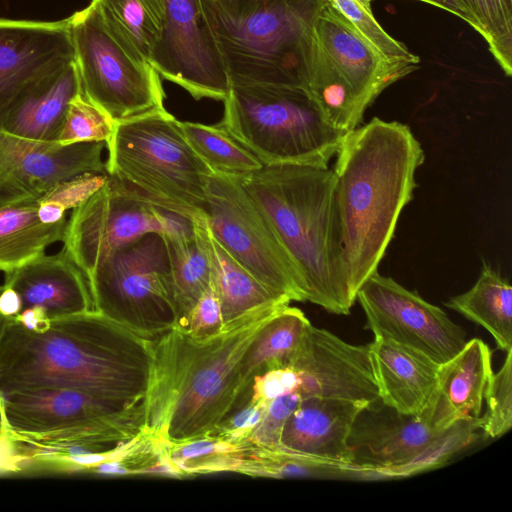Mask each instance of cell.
<instances>
[{
  "label": "cell",
  "instance_id": "obj_39",
  "mask_svg": "<svg viewBox=\"0 0 512 512\" xmlns=\"http://www.w3.org/2000/svg\"><path fill=\"white\" fill-rule=\"evenodd\" d=\"M483 418L485 438H499L512 426V350L506 353L501 368L492 373L484 393Z\"/></svg>",
  "mask_w": 512,
  "mask_h": 512
},
{
  "label": "cell",
  "instance_id": "obj_26",
  "mask_svg": "<svg viewBox=\"0 0 512 512\" xmlns=\"http://www.w3.org/2000/svg\"><path fill=\"white\" fill-rule=\"evenodd\" d=\"M251 476L274 478L378 480L353 464L337 462L288 450L281 445L238 447L234 471Z\"/></svg>",
  "mask_w": 512,
  "mask_h": 512
},
{
  "label": "cell",
  "instance_id": "obj_19",
  "mask_svg": "<svg viewBox=\"0 0 512 512\" xmlns=\"http://www.w3.org/2000/svg\"><path fill=\"white\" fill-rule=\"evenodd\" d=\"M317 29L365 111L388 86L418 69V64L386 58L329 3L318 18Z\"/></svg>",
  "mask_w": 512,
  "mask_h": 512
},
{
  "label": "cell",
  "instance_id": "obj_18",
  "mask_svg": "<svg viewBox=\"0 0 512 512\" xmlns=\"http://www.w3.org/2000/svg\"><path fill=\"white\" fill-rule=\"evenodd\" d=\"M378 400L364 408L356 418L348 445L353 464L373 473L401 465L420 453L441 431L434 429L427 417L398 413Z\"/></svg>",
  "mask_w": 512,
  "mask_h": 512
},
{
  "label": "cell",
  "instance_id": "obj_10",
  "mask_svg": "<svg viewBox=\"0 0 512 512\" xmlns=\"http://www.w3.org/2000/svg\"><path fill=\"white\" fill-rule=\"evenodd\" d=\"M82 94L114 122L164 107L160 75L130 55L89 5L69 17Z\"/></svg>",
  "mask_w": 512,
  "mask_h": 512
},
{
  "label": "cell",
  "instance_id": "obj_48",
  "mask_svg": "<svg viewBox=\"0 0 512 512\" xmlns=\"http://www.w3.org/2000/svg\"><path fill=\"white\" fill-rule=\"evenodd\" d=\"M1 288H2V286H0V291H1ZM8 320H9L8 317H5L0 313V341L2 339V336H3V333H4V330H5Z\"/></svg>",
  "mask_w": 512,
  "mask_h": 512
},
{
  "label": "cell",
  "instance_id": "obj_31",
  "mask_svg": "<svg viewBox=\"0 0 512 512\" xmlns=\"http://www.w3.org/2000/svg\"><path fill=\"white\" fill-rule=\"evenodd\" d=\"M445 305L487 330L499 350H512V287L488 263L483 262L468 291L449 298Z\"/></svg>",
  "mask_w": 512,
  "mask_h": 512
},
{
  "label": "cell",
  "instance_id": "obj_9",
  "mask_svg": "<svg viewBox=\"0 0 512 512\" xmlns=\"http://www.w3.org/2000/svg\"><path fill=\"white\" fill-rule=\"evenodd\" d=\"M95 311L154 339L175 327L177 310L166 242L148 233L104 260L88 278Z\"/></svg>",
  "mask_w": 512,
  "mask_h": 512
},
{
  "label": "cell",
  "instance_id": "obj_34",
  "mask_svg": "<svg viewBox=\"0 0 512 512\" xmlns=\"http://www.w3.org/2000/svg\"><path fill=\"white\" fill-rule=\"evenodd\" d=\"M483 418L461 419L442 430L420 453L411 460L394 467L379 470L380 479L403 478L436 469L453 455L475 441Z\"/></svg>",
  "mask_w": 512,
  "mask_h": 512
},
{
  "label": "cell",
  "instance_id": "obj_47",
  "mask_svg": "<svg viewBox=\"0 0 512 512\" xmlns=\"http://www.w3.org/2000/svg\"><path fill=\"white\" fill-rule=\"evenodd\" d=\"M421 2L428 3L430 5H433L437 8H440L442 10H445L454 16L462 19L467 24H469L473 29H475V24L464 8V6L458 1V0H418Z\"/></svg>",
  "mask_w": 512,
  "mask_h": 512
},
{
  "label": "cell",
  "instance_id": "obj_6",
  "mask_svg": "<svg viewBox=\"0 0 512 512\" xmlns=\"http://www.w3.org/2000/svg\"><path fill=\"white\" fill-rule=\"evenodd\" d=\"M106 148L107 174L135 196L190 221L205 217L212 172L165 108L116 121Z\"/></svg>",
  "mask_w": 512,
  "mask_h": 512
},
{
  "label": "cell",
  "instance_id": "obj_35",
  "mask_svg": "<svg viewBox=\"0 0 512 512\" xmlns=\"http://www.w3.org/2000/svg\"><path fill=\"white\" fill-rule=\"evenodd\" d=\"M508 77L512 75V0H458Z\"/></svg>",
  "mask_w": 512,
  "mask_h": 512
},
{
  "label": "cell",
  "instance_id": "obj_25",
  "mask_svg": "<svg viewBox=\"0 0 512 512\" xmlns=\"http://www.w3.org/2000/svg\"><path fill=\"white\" fill-rule=\"evenodd\" d=\"M162 236L167 246L177 310L174 328H181L212 281L205 217Z\"/></svg>",
  "mask_w": 512,
  "mask_h": 512
},
{
  "label": "cell",
  "instance_id": "obj_5",
  "mask_svg": "<svg viewBox=\"0 0 512 512\" xmlns=\"http://www.w3.org/2000/svg\"><path fill=\"white\" fill-rule=\"evenodd\" d=\"M231 85L300 87L327 0H201Z\"/></svg>",
  "mask_w": 512,
  "mask_h": 512
},
{
  "label": "cell",
  "instance_id": "obj_4",
  "mask_svg": "<svg viewBox=\"0 0 512 512\" xmlns=\"http://www.w3.org/2000/svg\"><path fill=\"white\" fill-rule=\"evenodd\" d=\"M238 179L294 262L305 301L348 315L356 298L344 260L332 169L272 164Z\"/></svg>",
  "mask_w": 512,
  "mask_h": 512
},
{
  "label": "cell",
  "instance_id": "obj_16",
  "mask_svg": "<svg viewBox=\"0 0 512 512\" xmlns=\"http://www.w3.org/2000/svg\"><path fill=\"white\" fill-rule=\"evenodd\" d=\"M105 142L61 145L0 129V206L38 200L57 183L83 173L107 174Z\"/></svg>",
  "mask_w": 512,
  "mask_h": 512
},
{
  "label": "cell",
  "instance_id": "obj_42",
  "mask_svg": "<svg viewBox=\"0 0 512 512\" xmlns=\"http://www.w3.org/2000/svg\"><path fill=\"white\" fill-rule=\"evenodd\" d=\"M224 325L220 300L211 281L184 325L178 329L196 338H208L218 334Z\"/></svg>",
  "mask_w": 512,
  "mask_h": 512
},
{
  "label": "cell",
  "instance_id": "obj_2",
  "mask_svg": "<svg viewBox=\"0 0 512 512\" xmlns=\"http://www.w3.org/2000/svg\"><path fill=\"white\" fill-rule=\"evenodd\" d=\"M332 169L352 295L378 270L425 154L410 127L374 117L347 132Z\"/></svg>",
  "mask_w": 512,
  "mask_h": 512
},
{
  "label": "cell",
  "instance_id": "obj_32",
  "mask_svg": "<svg viewBox=\"0 0 512 512\" xmlns=\"http://www.w3.org/2000/svg\"><path fill=\"white\" fill-rule=\"evenodd\" d=\"M90 5L130 55L150 63L162 35L166 0H92Z\"/></svg>",
  "mask_w": 512,
  "mask_h": 512
},
{
  "label": "cell",
  "instance_id": "obj_45",
  "mask_svg": "<svg viewBox=\"0 0 512 512\" xmlns=\"http://www.w3.org/2000/svg\"><path fill=\"white\" fill-rule=\"evenodd\" d=\"M13 318L25 328L34 332H44L49 327L51 321L40 307L27 308Z\"/></svg>",
  "mask_w": 512,
  "mask_h": 512
},
{
  "label": "cell",
  "instance_id": "obj_44",
  "mask_svg": "<svg viewBox=\"0 0 512 512\" xmlns=\"http://www.w3.org/2000/svg\"><path fill=\"white\" fill-rule=\"evenodd\" d=\"M24 461L17 444L4 435L0 436V474L21 472Z\"/></svg>",
  "mask_w": 512,
  "mask_h": 512
},
{
  "label": "cell",
  "instance_id": "obj_17",
  "mask_svg": "<svg viewBox=\"0 0 512 512\" xmlns=\"http://www.w3.org/2000/svg\"><path fill=\"white\" fill-rule=\"evenodd\" d=\"M301 399L336 398L365 403L379 399L369 344L354 345L322 328L309 326L289 365Z\"/></svg>",
  "mask_w": 512,
  "mask_h": 512
},
{
  "label": "cell",
  "instance_id": "obj_20",
  "mask_svg": "<svg viewBox=\"0 0 512 512\" xmlns=\"http://www.w3.org/2000/svg\"><path fill=\"white\" fill-rule=\"evenodd\" d=\"M4 285L19 294L22 311L40 307L50 320L95 311L88 278L64 248L5 273Z\"/></svg>",
  "mask_w": 512,
  "mask_h": 512
},
{
  "label": "cell",
  "instance_id": "obj_11",
  "mask_svg": "<svg viewBox=\"0 0 512 512\" xmlns=\"http://www.w3.org/2000/svg\"><path fill=\"white\" fill-rule=\"evenodd\" d=\"M204 213L213 237L257 280L291 301H305L294 262L238 178L208 177Z\"/></svg>",
  "mask_w": 512,
  "mask_h": 512
},
{
  "label": "cell",
  "instance_id": "obj_7",
  "mask_svg": "<svg viewBox=\"0 0 512 512\" xmlns=\"http://www.w3.org/2000/svg\"><path fill=\"white\" fill-rule=\"evenodd\" d=\"M144 430L142 403L127 407L61 387L0 394L1 435L25 449L102 452Z\"/></svg>",
  "mask_w": 512,
  "mask_h": 512
},
{
  "label": "cell",
  "instance_id": "obj_41",
  "mask_svg": "<svg viewBox=\"0 0 512 512\" xmlns=\"http://www.w3.org/2000/svg\"><path fill=\"white\" fill-rule=\"evenodd\" d=\"M301 400L298 393L290 392L270 401L261 422L246 445H280V437L284 424Z\"/></svg>",
  "mask_w": 512,
  "mask_h": 512
},
{
  "label": "cell",
  "instance_id": "obj_21",
  "mask_svg": "<svg viewBox=\"0 0 512 512\" xmlns=\"http://www.w3.org/2000/svg\"><path fill=\"white\" fill-rule=\"evenodd\" d=\"M368 405L336 398L303 399L284 424L280 445L310 456L353 464L348 438L359 413Z\"/></svg>",
  "mask_w": 512,
  "mask_h": 512
},
{
  "label": "cell",
  "instance_id": "obj_13",
  "mask_svg": "<svg viewBox=\"0 0 512 512\" xmlns=\"http://www.w3.org/2000/svg\"><path fill=\"white\" fill-rule=\"evenodd\" d=\"M357 300L365 313V327L375 338L409 347L440 365L467 342L463 328L440 307L378 270L361 286Z\"/></svg>",
  "mask_w": 512,
  "mask_h": 512
},
{
  "label": "cell",
  "instance_id": "obj_8",
  "mask_svg": "<svg viewBox=\"0 0 512 512\" xmlns=\"http://www.w3.org/2000/svg\"><path fill=\"white\" fill-rule=\"evenodd\" d=\"M219 124L263 165L327 168L343 133L331 127L300 87L231 85Z\"/></svg>",
  "mask_w": 512,
  "mask_h": 512
},
{
  "label": "cell",
  "instance_id": "obj_12",
  "mask_svg": "<svg viewBox=\"0 0 512 512\" xmlns=\"http://www.w3.org/2000/svg\"><path fill=\"white\" fill-rule=\"evenodd\" d=\"M190 220L135 196L108 175L105 184L67 221L64 249L87 278L104 260L148 233H168Z\"/></svg>",
  "mask_w": 512,
  "mask_h": 512
},
{
  "label": "cell",
  "instance_id": "obj_15",
  "mask_svg": "<svg viewBox=\"0 0 512 512\" xmlns=\"http://www.w3.org/2000/svg\"><path fill=\"white\" fill-rule=\"evenodd\" d=\"M74 62L69 18L57 22L0 18V129L22 102Z\"/></svg>",
  "mask_w": 512,
  "mask_h": 512
},
{
  "label": "cell",
  "instance_id": "obj_3",
  "mask_svg": "<svg viewBox=\"0 0 512 512\" xmlns=\"http://www.w3.org/2000/svg\"><path fill=\"white\" fill-rule=\"evenodd\" d=\"M284 306L250 312L208 338L172 328L152 339V371L142 402L145 430L168 444L206 437L239 401L243 356Z\"/></svg>",
  "mask_w": 512,
  "mask_h": 512
},
{
  "label": "cell",
  "instance_id": "obj_36",
  "mask_svg": "<svg viewBox=\"0 0 512 512\" xmlns=\"http://www.w3.org/2000/svg\"><path fill=\"white\" fill-rule=\"evenodd\" d=\"M377 51L390 60L419 64L420 59L402 42L389 35L372 12V0H327Z\"/></svg>",
  "mask_w": 512,
  "mask_h": 512
},
{
  "label": "cell",
  "instance_id": "obj_1",
  "mask_svg": "<svg viewBox=\"0 0 512 512\" xmlns=\"http://www.w3.org/2000/svg\"><path fill=\"white\" fill-rule=\"evenodd\" d=\"M153 340L97 311L50 321L44 332L9 318L0 341V394L61 387L132 407L145 398Z\"/></svg>",
  "mask_w": 512,
  "mask_h": 512
},
{
  "label": "cell",
  "instance_id": "obj_30",
  "mask_svg": "<svg viewBox=\"0 0 512 512\" xmlns=\"http://www.w3.org/2000/svg\"><path fill=\"white\" fill-rule=\"evenodd\" d=\"M66 224V219L42 223L38 200L0 206V271H13L43 255L54 242L63 241Z\"/></svg>",
  "mask_w": 512,
  "mask_h": 512
},
{
  "label": "cell",
  "instance_id": "obj_28",
  "mask_svg": "<svg viewBox=\"0 0 512 512\" xmlns=\"http://www.w3.org/2000/svg\"><path fill=\"white\" fill-rule=\"evenodd\" d=\"M80 92V79L74 62L50 84L22 102L1 130L37 141H58L68 105Z\"/></svg>",
  "mask_w": 512,
  "mask_h": 512
},
{
  "label": "cell",
  "instance_id": "obj_40",
  "mask_svg": "<svg viewBox=\"0 0 512 512\" xmlns=\"http://www.w3.org/2000/svg\"><path fill=\"white\" fill-rule=\"evenodd\" d=\"M267 405L252 398L249 389L245 400L238 404L207 436L230 445H246L261 422Z\"/></svg>",
  "mask_w": 512,
  "mask_h": 512
},
{
  "label": "cell",
  "instance_id": "obj_46",
  "mask_svg": "<svg viewBox=\"0 0 512 512\" xmlns=\"http://www.w3.org/2000/svg\"><path fill=\"white\" fill-rule=\"evenodd\" d=\"M22 311L19 294L12 288L2 285L0 291V313L8 318L16 317Z\"/></svg>",
  "mask_w": 512,
  "mask_h": 512
},
{
  "label": "cell",
  "instance_id": "obj_27",
  "mask_svg": "<svg viewBox=\"0 0 512 512\" xmlns=\"http://www.w3.org/2000/svg\"><path fill=\"white\" fill-rule=\"evenodd\" d=\"M212 283L220 300L224 323L273 305H288L291 300L266 287L240 265L213 237L205 220Z\"/></svg>",
  "mask_w": 512,
  "mask_h": 512
},
{
  "label": "cell",
  "instance_id": "obj_37",
  "mask_svg": "<svg viewBox=\"0 0 512 512\" xmlns=\"http://www.w3.org/2000/svg\"><path fill=\"white\" fill-rule=\"evenodd\" d=\"M115 122L101 108L89 101L82 91L69 103L58 138L61 145L105 142L111 138Z\"/></svg>",
  "mask_w": 512,
  "mask_h": 512
},
{
  "label": "cell",
  "instance_id": "obj_29",
  "mask_svg": "<svg viewBox=\"0 0 512 512\" xmlns=\"http://www.w3.org/2000/svg\"><path fill=\"white\" fill-rule=\"evenodd\" d=\"M310 325L304 312L290 305L282 307L273 315L243 356L238 402L243 399L256 377L289 365Z\"/></svg>",
  "mask_w": 512,
  "mask_h": 512
},
{
  "label": "cell",
  "instance_id": "obj_38",
  "mask_svg": "<svg viewBox=\"0 0 512 512\" xmlns=\"http://www.w3.org/2000/svg\"><path fill=\"white\" fill-rule=\"evenodd\" d=\"M108 174L83 173L61 181L38 199V217L44 224L65 219V212L75 209L98 191Z\"/></svg>",
  "mask_w": 512,
  "mask_h": 512
},
{
  "label": "cell",
  "instance_id": "obj_43",
  "mask_svg": "<svg viewBox=\"0 0 512 512\" xmlns=\"http://www.w3.org/2000/svg\"><path fill=\"white\" fill-rule=\"evenodd\" d=\"M297 377L290 367L269 370L256 377L250 388L251 397L268 404L278 396L294 392Z\"/></svg>",
  "mask_w": 512,
  "mask_h": 512
},
{
  "label": "cell",
  "instance_id": "obj_33",
  "mask_svg": "<svg viewBox=\"0 0 512 512\" xmlns=\"http://www.w3.org/2000/svg\"><path fill=\"white\" fill-rule=\"evenodd\" d=\"M183 134L196 155L213 174L241 178L263 163L219 123L181 122Z\"/></svg>",
  "mask_w": 512,
  "mask_h": 512
},
{
  "label": "cell",
  "instance_id": "obj_22",
  "mask_svg": "<svg viewBox=\"0 0 512 512\" xmlns=\"http://www.w3.org/2000/svg\"><path fill=\"white\" fill-rule=\"evenodd\" d=\"M369 353L380 401L398 413L422 415L432 402L440 364L384 338L374 337Z\"/></svg>",
  "mask_w": 512,
  "mask_h": 512
},
{
  "label": "cell",
  "instance_id": "obj_23",
  "mask_svg": "<svg viewBox=\"0 0 512 512\" xmlns=\"http://www.w3.org/2000/svg\"><path fill=\"white\" fill-rule=\"evenodd\" d=\"M492 373L490 347L479 338L467 341L454 357L440 365L432 402L423 413L430 425L442 431L461 419L480 417Z\"/></svg>",
  "mask_w": 512,
  "mask_h": 512
},
{
  "label": "cell",
  "instance_id": "obj_14",
  "mask_svg": "<svg viewBox=\"0 0 512 512\" xmlns=\"http://www.w3.org/2000/svg\"><path fill=\"white\" fill-rule=\"evenodd\" d=\"M150 64L195 100L224 101L231 88L201 0H166L162 35Z\"/></svg>",
  "mask_w": 512,
  "mask_h": 512
},
{
  "label": "cell",
  "instance_id": "obj_24",
  "mask_svg": "<svg viewBox=\"0 0 512 512\" xmlns=\"http://www.w3.org/2000/svg\"><path fill=\"white\" fill-rule=\"evenodd\" d=\"M301 88L331 127L347 133L362 123L365 110L323 46L317 28L310 45Z\"/></svg>",
  "mask_w": 512,
  "mask_h": 512
}]
</instances>
